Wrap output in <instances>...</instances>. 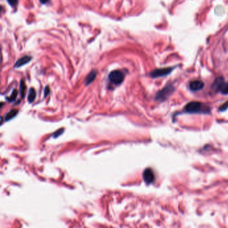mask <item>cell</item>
<instances>
[{
  "instance_id": "obj_1",
  "label": "cell",
  "mask_w": 228,
  "mask_h": 228,
  "mask_svg": "<svg viewBox=\"0 0 228 228\" xmlns=\"http://www.w3.org/2000/svg\"><path fill=\"white\" fill-rule=\"evenodd\" d=\"M185 111L188 113H207L210 109L200 102L192 101L186 105Z\"/></svg>"
},
{
  "instance_id": "obj_2",
  "label": "cell",
  "mask_w": 228,
  "mask_h": 228,
  "mask_svg": "<svg viewBox=\"0 0 228 228\" xmlns=\"http://www.w3.org/2000/svg\"><path fill=\"white\" fill-rule=\"evenodd\" d=\"M211 89L215 92H220L223 94H228V83H225L223 77H219L212 84Z\"/></svg>"
},
{
  "instance_id": "obj_3",
  "label": "cell",
  "mask_w": 228,
  "mask_h": 228,
  "mask_svg": "<svg viewBox=\"0 0 228 228\" xmlns=\"http://www.w3.org/2000/svg\"><path fill=\"white\" fill-rule=\"evenodd\" d=\"M124 73L119 70L112 71L109 75V80L114 85H120L124 80Z\"/></svg>"
},
{
  "instance_id": "obj_4",
  "label": "cell",
  "mask_w": 228,
  "mask_h": 228,
  "mask_svg": "<svg viewBox=\"0 0 228 228\" xmlns=\"http://www.w3.org/2000/svg\"><path fill=\"white\" fill-rule=\"evenodd\" d=\"M173 90L174 87L172 85L168 84L167 86H166L165 88H163L161 90L158 92L157 94H156L155 99L157 100V101H165L171 94H172Z\"/></svg>"
},
{
  "instance_id": "obj_5",
  "label": "cell",
  "mask_w": 228,
  "mask_h": 228,
  "mask_svg": "<svg viewBox=\"0 0 228 228\" xmlns=\"http://www.w3.org/2000/svg\"><path fill=\"white\" fill-rule=\"evenodd\" d=\"M173 68H159L156 69L150 73V76L152 78H159L163 77V76H166L168 74H169L171 72L173 71Z\"/></svg>"
},
{
  "instance_id": "obj_6",
  "label": "cell",
  "mask_w": 228,
  "mask_h": 228,
  "mask_svg": "<svg viewBox=\"0 0 228 228\" xmlns=\"http://www.w3.org/2000/svg\"><path fill=\"white\" fill-rule=\"evenodd\" d=\"M143 179L147 184L152 183L155 181V175L152 169L148 168L146 169L143 174Z\"/></svg>"
},
{
  "instance_id": "obj_7",
  "label": "cell",
  "mask_w": 228,
  "mask_h": 228,
  "mask_svg": "<svg viewBox=\"0 0 228 228\" xmlns=\"http://www.w3.org/2000/svg\"><path fill=\"white\" fill-rule=\"evenodd\" d=\"M204 83L201 80H193L189 84V88L192 91H199L203 89Z\"/></svg>"
},
{
  "instance_id": "obj_8",
  "label": "cell",
  "mask_w": 228,
  "mask_h": 228,
  "mask_svg": "<svg viewBox=\"0 0 228 228\" xmlns=\"http://www.w3.org/2000/svg\"><path fill=\"white\" fill-rule=\"evenodd\" d=\"M31 60H32V57H31V56H23L22 58H20L19 60L17 61L16 63L15 64L14 68L22 67V66H24V65L27 64L29 63Z\"/></svg>"
},
{
  "instance_id": "obj_9",
  "label": "cell",
  "mask_w": 228,
  "mask_h": 228,
  "mask_svg": "<svg viewBox=\"0 0 228 228\" xmlns=\"http://www.w3.org/2000/svg\"><path fill=\"white\" fill-rule=\"evenodd\" d=\"M97 76V71L95 70H92L88 75H87L86 78L85 79V84L86 86H88L89 84H90L93 82L95 80V78Z\"/></svg>"
},
{
  "instance_id": "obj_10",
  "label": "cell",
  "mask_w": 228,
  "mask_h": 228,
  "mask_svg": "<svg viewBox=\"0 0 228 228\" xmlns=\"http://www.w3.org/2000/svg\"><path fill=\"white\" fill-rule=\"evenodd\" d=\"M17 113H18V111H17V109L11 110V111L7 112V114L6 115V117H5V120H6V121H8V120L12 119L13 118L16 117L17 114Z\"/></svg>"
},
{
  "instance_id": "obj_11",
  "label": "cell",
  "mask_w": 228,
  "mask_h": 228,
  "mask_svg": "<svg viewBox=\"0 0 228 228\" xmlns=\"http://www.w3.org/2000/svg\"><path fill=\"white\" fill-rule=\"evenodd\" d=\"M35 96H36V93H35V90L34 88H31L30 89L29 93H28V100L29 102H32L34 101V100L35 98Z\"/></svg>"
},
{
  "instance_id": "obj_12",
  "label": "cell",
  "mask_w": 228,
  "mask_h": 228,
  "mask_svg": "<svg viewBox=\"0 0 228 228\" xmlns=\"http://www.w3.org/2000/svg\"><path fill=\"white\" fill-rule=\"evenodd\" d=\"M25 88H26V87H25L24 80H22L21 82H20V94H21V96L22 98H24L25 96Z\"/></svg>"
},
{
  "instance_id": "obj_13",
  "label": "cell",
  "mask_w": 228,
  "mask_h": 228,
  "mask_svg": "<svg viewBox=\"0 0 228 228\" xmlns=\"http://www.w3.org/2000/svg\"><path fill=\"white\" fill-rule=\"evenodd\" d=\"M17 95V91L16 90V89H15V90H14V91L12 92V95L10 96L9 97H7V101H8L9 102L14 101L15 100H16V98Z\"/></svg>"
},
{
  "instance_id": "obj_14",
  "label": "cell",
  "mask_w": 228,
  "mask_h": 228,
  "mask_svg": "<svg viewBox=\"0 0 228 228\" xmlns=\"http://www.w3.org/2000/svg\"><path fill=\"white\" fill-rule=\"evenodd\" d=\"M228 108V101L225 102V103L221 104V106L219 107V111H225V110H227Z\"/></svg>"
},
{
  "instance_id": "obj_15",
  "label": "cell",
  "mask_w": 228,
  "mask_h": 228,
  "mask_svg": "<svg viewBox=\"0 0 228 228\" xmlns=\"http://www.w3.org/2000/svg\"><path fill=\"white\" fill-rule=\"evenodd\" d=\"M7 1L10 6L12 7H14L17 5V2H18V0H7Z\"/></svg>"
},
{
  "instance_id": "obj_16",
  "label": "cell",
  "mask_w": 228,
  "mask_h": 228,
  "mask_svg": "<svg viewBox=\"0 0 228 228\" xmlns=\"http://www.w3.org/2000/svg\"><path fill=\"white\" fill-rule=\"evenodd\" d=\"M50 91V87L48 86H46V88L44 89V93H43V94H44V97H46L48 95H49Z\"/></svg>"
},
{
  "instance_id": "obj_17",
  "label": "cell",
  "mask_w": 228,
  "mask_h": 228,
  "mask_svg": "<svg viewBox=\"0 0 228 228\" xmlns=\"http://www.w3.org/2000/svg\"><path fill=\"white\" fill-rule=\"evenodd\" d=\"M63 130H64V129H61L60 130H58V131H56L55 132V134L54 135V137H58V135H60L63 132Z\"/></svg>"
},
{
  "instance_id": "obj_18",
  "label": "cell",
  "mask_w": 228,
  "mask_h": 228,
  "mask_svg": "<svg viewBox=\"0 0 228 228\" xmlns=\"http://www.w3.org/2000/svg\"><path fill=\"white\" fill-rule=\"evenodd\" d=\"M49 1V0H40V2L42 4H46Z\"/></svg>"
}]
</instances>
